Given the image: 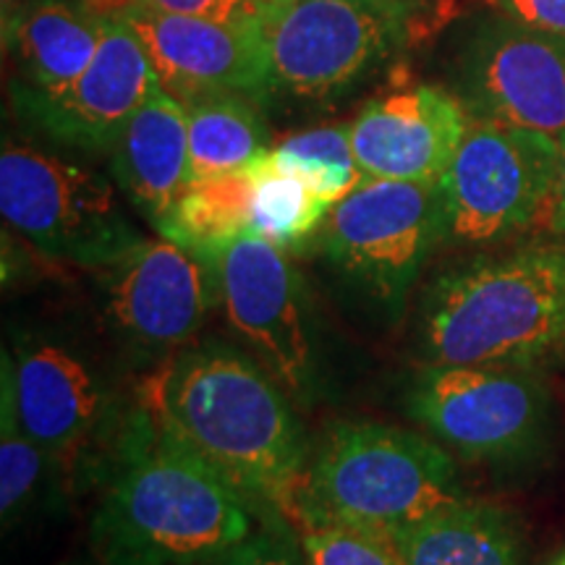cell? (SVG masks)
Listing matches in <instances>:
<instances>
[{
  "label": "cell",
  "mask_w": 565,
  "mask_h": 565,
  "mask_svg": "<svg viewBox=\"0 0 565 565\" xmlns=\"http://www.w3.org/2000/svg\"><path fill=\"white\" fill-rule=\"evenodd\" d=\"M89 547L100 565H196L257 529L254 508L137 395L105 461Z\"/></svg>",
  "instance_id": "cell-1"
},
{
  "label": "cell",
  "mask_w": 565,
  "mask_h": 565,
  "mask_svg": "<svg viewBox=\"0 0 565 565\" xmlns=\"http://www.w3.org/2000/svg\"><path fill=\"white\" fill-rule=\"evenodd\" d=\"M141 395L162 427L254 508L286 519L309 458L307 437L291 395L249 351L221 341L186 345Z\"/></svg>",
  "instance_id": "cell-2"
},
{
  "label": "cell",
  "mask_w": 565,
  "mask_h": 565,
  "mask_svg": "<svg viewBox=\"0 0 565 565\" xmlns=\"http://www.w3.org/2000/svg\"><path fill=\"white\" fill-rule=\"evenodd\" d=\"M416 341L427 364L540 370L565 351V246H526L437 275Z\"/></svg>",
  "instance_id": "cell-3"
},
{
  "label": "cell",
  "mask_w": 565,
  "mask_h": 565,
  "mask_svg": "<svg viewBox=\"0 0 565 565\" xmlns=\"http://www.w3.org/2000/svg\"><path fill=\"white\" fill-rule=\"evenodd\" d=\"M461 500L454 454L433 437L338 422L309 454L286 521H335L393 536Z\"/></svg>",
  "instance_id": "cell-4"
},
{
  "label": "cell",
  "mask_w": 565,
  "mask_h": 565,
  "mask_svg": "<svg viewBox=\"0 0 565 565\" xmlns=\"http://www.w3.org/2000/svg\"><path fill=\"white\" fill-rule=\"evenodd\" d=\"M19 419L63 477L95 479L116 448L134 406H126L110 366L84 341L51 328L3 345Z\"/></svg>",
  "instance_id": "cell-5"
},
{
  "label": "cell",
  "mask_w": 565,
  "mask_h": 565,
  "mask_svg": "<svg viewBox=\"0 0 565 565\" xmlns=\"http://www.w3.org/2000/svg\"><path fill=\"white\" fill-rule=\"evenodd\" d=\"M416 0H275L259 11L267 84L296 100H333L406 45Z\"/></svg>",
  "instance_id": "cell-6"
},
{
  "label": "cell",
  "mask_w": 565,
  "mask_h": 565,
  "mask_svg": "<svg viewBox=\"0 0 565 565\" xmlns=\"http://www.w3.org/2000/svg\"><path fill=\"white\" fill-rule=\"evenodd\" d=\"M443 231L440 181L366 179L333 204L320 242L345 291L370 312L398 322Z\"/></svg>",
  "instance_id": "cell-7"
},
{
  "label": "cell",
  "mask_w": 565,
  "mask_h": 565,
  "mask_svg": "<svg viewBox=\"0 0 565 565\" xmlns=\"http://www.w3.org/2000/svg\"><path fill=\"white\" fill-rule=\"evenodd\" d=\"M116 186L95 168L3 139L0 210L6 223L47 257L97 270L141 242Z\"/></svg>",
  "instance_id": "cell-8"
},
{
  "label": "cell",
  "mask_w": 565,
  "mask_h": 565,
  "mask_svg": "<svg viewBox=\"0 0 565 565\" xmlns=\"http://www.w3.org/2000/svg\"><path fill=\"white\" fill-rule=\"evenodd\" d=\"M406 412L445 450L477 463H521L553 433V398L540 370L427 364L414 374Z\"/></svg>",
  "instance_id": "cell-9"
},
{
  "label": "cell",
  "mask_w": 565,
  "mask_h": 565,
  "mask_svg": "<svg viewBox=\"0 0 565 565\" xmlns=\"http://www.w3.org/2000/svg\"><path fill=\"white\" fill-rule=\"evenodd\" d=\"M207 259L233 333L296 404L312 406L322 391L320 351L307 288L291 259L252 228Z\"/></svg>",
  "instance_id": "cell-10"
},
{
  "label": "cell",
  "mask_w": 565,
  "mask_h": 565,
  "mask_svg": "<svg viewBox=\"0 0 565 565\" xmlns=\"http://www.w3.org/2000/svg\"><path fill=\"white\" fill-rule=\"evenodd\" d=\"M557 173V139L471 121L440 179L443 242L492 244L545 221Z\"/></svg>",
  "instance_id": "cell-11"
},
{
  "label": "cell",
  "mask_w": 565,
  "mask_h": 565,
  "mask_svg": "<svg viewBox=\"0 0 565 565\" xmlns=\"http://www.w3.org/2000/svg\"><path fill=\"white\" fill-rule=\"evenodd\" d=\"M95 275L105 324L137 356H173L192 343L217 299L210 259L168 238H141Z\"/></svg>",
  "instance_id": "cell-12"
},
{
  "label": "cell",
  "mask_w": 565,
  "mask_h": 565,
  "mask_svg": "<svg viewBox=\"0 0 565 565\" xmlns=\"http://www.w3.org/2000/svg\"><path fill=\"white\" fill-rule=\"evenodd\" d=\"M456 97L471 121L565 134V38L484 19L458 55Z\"/></svg>",
  "instance_id": "cell-13"
},
{
  "label": "cell",
  "mask_w": 565,
  "mask_h": 565,
  "mask_svg": "<svg viewBox=\"0 0 565 565\" xmlns=\"http://www.w3.org/2000/svg\"><path fill=\"white\" fill-rule=\"evenodd\" d=\"M113 17L137 34L160 87L183 105L217 95H244L263 103L270 92L259 21L225 24L139 6H126Z\"/></svg>",
  "instance_id": "cell-14"
},
{
  "label": "cell",
  "mask_w": 565,
  "mask_h": 565,
  "mask_svg": "<svg viewBox=\"0 0 565 565\" xmlns=\"http://www.w3.org/2000/svg\"><path fill=\"white\" fill-rule=\"evenodd\" d=\"M152 63L129 26L110 17L100 51L61 92L17 87V110L47 137L87 152H110L124 126L158 87Z\"/></svg>",
  "instance_id": "cell-15"
},
{
  "label": "cell",
  "mask_w": 565,
  "mask_h": 565,
  "mask_svg": "<svg viewBox=\"0 0 565 565\" xmlns=\"http://www.w3.org/2000/svg\"><path fill=\"white\" fill-rule=\"evenodd\" d=\"M466 129L469 113L456 95L414 84L366 103L351 124V145L366 179L437 183Z\"/></svg>",
  "instance_id": "cell-16"
},
{
  "label": "cell",
  "mask_w": 565,
  "mask_h": 565,
  "mask_svg": "<svg viewBox=\"0 0 565 565\" xmlns=\"http://www.w3.org/2000/svg\"><path fill=\"white\" fill-rule=\"evenodd\" d=\"M108 154L121 194L158 228L192 183L186 105L158 84L124 126Z\"/></svg>",
  "instance_id": "cell-17"
},
{
  "label": "cell",
  "mask_w": 565,
  "mask_h": 565,
  "mask_svg": "<svg viewBox=\"0 0 565 565\" xmlns=\"http://www.w3.org/2000/svg\"><path fill=\"white\" fill-rule=\"evenodd\" d=\"M108 21L87 0H24L3 11V40L24 68V87L61 92L74 84L100 51Z\"/></svg>",
  "instance_id": "cell-18"
},
{
  "label": "cell",
  "mask_w": 565,
  "mask_h": 565,
  "mask_svg": "<svg viewBox=\"0 0 565 565\" xmlns=\"http://www.w3.org/2000/svg\"><path fill=\"white\" fill-rule=\"evenodd\" d=\"M406 565H526L524 532L505 508L466 498L393 534Z\"/></svg>",
  "instance_id": "cell-19"
},
{
  "label": "cell",
  "mask_w": 565,
  "mask_h": 565,
  "mask_svg": "<svg viewBox=\"0 0 565 565\" xmlns=\"http://www.w3.org/2000/svg\"><path fill=\"white\" fill-rule=\"evenodd\" d=\"M192 181L252 168L270 147V129L257 100L244 95H217L186 105Z\"/></svg>",
  "instance_id": "cell-20"
},
{
  "label": "cell",
  "mask_w": 565,
  "mask_h": 565,
  "mask_svg": "<svg viewBox=\"0 0 565 565\" xmlns=\"http://www.w3.org/2000/svg\"><path fill=\"white\" fill-rule=\"evenodd\" d=\"M252 194V168L192 181L154 231L168 242L207 257L249 231Z\"/></svg>",
  "instance_id": "cell-21"
},
{
  "label": "cell",
  "mask_w": 565,
  "mask_h": 565,
  "mask_svg": "<svg viewBox=\"0 0 565 565\" xmlns=\"http://www.w3.org/2000/svg\"><path fill=\"white\" fill-rule=\"evenodd\" d=\"M61 479H66L61 466L21 424L11 380L0 374V519L6 532L32 519L53 498Z\"/></svg>",
  "instance_id": "cell-22"
},
{
  "label": "cell",
  "mask_w": 565,
  "mask_h": 565,
  "mask_svg": "<svg viewBox=\"0 0 565 565\" xmlns=\"http://www.w3.org/2000/svg\"><path fill=\"white\" fill-rule=\"evenodd\" d=\"M252 175L254 194L249 228L254 233L286 252L296 249L322 231L333 204L312 192L301 179L275 168L267 158L254 162Z\"/></svg>",
  "instance_id": "cell-23"
},
{
  "label": "cell",
  "mask_w": 565,
  "mask_h": 565,
  "mask_svg": "<svg viewBox=\"0 0 565 565\" xmlns=\"http://www.w3.org/2000/svg\"><path fill=\"white\" fill-rule=\"evenodd\" d=\"M280 171L294 173L330 204L349 196L366 175L351 145V126L333 124L282 139L265 154Z\"/></svg>",
  "instance_id": "cell-24"
},
{
  "label": "cell",
  "mask_w": 565,
  "mask_h": 565,
  "mask_svg": "<svg viewBox=\"0 0 565 565\" xmlns=\"http://www.w3.org/2000/svg\"><path fill=\"white\" fill-rule=\"evenodd\" d=\"M291 526L309 565H406L393 536L383 532L335 521H301Z\"/></svg>",
  "instance_id": "cell-25"
},
{
  "label": "cell",
  "mask_w": 565,
  "mask_h": 565,
  "mask_svg": "<svg viewBox=\"0 0 565 565\" xmlns=\"http://www.w3.org/2000/svg\"><path fill=\"white\" fill-rule=\"evenodd\" d=\"M196 565H309L296 529L286 519H270L246 540Z\"/></svg>",
  "instance_id": "cell-26"
},
{
  "label": "cell",
  "mask_w": 565,
  "mask_h": 565,
  "mask_svg": "<svg viewBox=\"0 0 565 565\" xmlns=\"http://www.w3.org/2000/svg\"><path fill=\"white\" fill-rule=\"evenodd\" d=\"M129 6H139V9L147 11L175 13V17L225 21V24L257 21L259 11H263V0H131Z\"/></svg>",
  "instance_id": "cell-27"
},
{
  "label": "cell",
  "mask_w": 565,
  "mask_h": 565,
  "mask_svg": "<svg viewBox=\"0 0 565 565\" xmlns=\"http://www.w3.org/2000/svg\"><path fill=\"white\" fill-rule=\"evenodd\" d=\"M500 17L565 38V0H490Z\"/></svg>",
  "instance_id": "cell-28"
},
{
  "label": "cell",
  "mask_w": 565,
  "mask_h": 565,
  "mask_svg": "<svg viewBox=\"0 0 565 565\" xmlns=\"http://www.w3.org/2000/svg\"><path fill=\"white\" fill-rule=\"evenodd\" d=\"M542 225L555 236H565V134L557 139V173Z\"/></svg>",
  "instance_id": "cell-29"
},
{
  "label": "cell",
  "mask_w": 565,
  "mask_h": 565,
  "mask_svg": "<svg viewBox=\"0 0 565 565\" xmlns=\"http://www.w3.org/2000/svg\"><path fill=\"white\" fill-rule=\"evenodd\" d=\"M87 3L95 6V9L100 11V13H105V17H113V13H116V11L126 9V6H129L131 0H87Z\"/></svg>",
  "instance_id": "cell-30"
},
{
  "label": "cell",
  "mask_w": 565,
  "mask_h": 565,
  "mask_svg": "<svg viewBox=\"0 0 565 565\" xmlns=\"http://www.w3.org/2000/svg\"><path fill=\"white\" fill-rule=\"evenodd\" d=\"M19 3H24V0H3V11H9V9H13V6H19Z\"/></svg>",
  "instance_id": "cell-31"
},
{
  "label": "cell",
  "mask_w": 565,
  "mask_h": 565,
  "mask_svg": "<svg viewBox=\"0 0 565 565\" xmlns=\"http://www.w3.org/2000/svg\"><path fill=\"white\" fill-rule=\"evenodd\" d=\"M550 565H565V553H563V555H557V557H555V561H553V563H550Z\"/></svg>",
  "instance_id": "cell-32"
},
{
  "label": "cell",
  "mask_w": 565,
  "mask_h": 565,
  "mask_svg": "<svg viewBox=\"0 0 565 565\" xmlns=\"http://www.w3.org/2000/svg\"><path fill=\"white\" fill-rule=\"evenodd\" d=\"M267 3H275V0H263V9H265ZM416 3H424V0H416Z\"/></svg>",
  "instance_id": "cell-33"
}]
</instances>
